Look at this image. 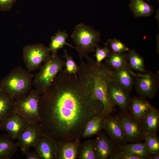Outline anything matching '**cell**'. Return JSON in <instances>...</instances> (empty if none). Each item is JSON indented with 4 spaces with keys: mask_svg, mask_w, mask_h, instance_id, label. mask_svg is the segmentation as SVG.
<instances>
[{
    "mask_svg": "<svg viewBox=\"0 0 159 159\" xmlns=\"http://www.w3.org/2000/svg\"><path fill=\"white\" fill-rule=\"evenodd\" d=\"M103 110L77 76L62 69L40 95L41 132L56 143L80 139L87 122Z\"/></svg>",
    "mask_w": 159,
    "mask_h": 159,
    "instance_id": "cell-1",
    "label": "cell"
},
{
    "mask_svg": "<svg viewBox=\"0 0 159 159\" xmlns=\"http://www.w3.org/2000/svg\"><path fill=\"white\" fill-rule=\"evenodd\" d=\"M83 60L78 67L77 76L82 83L92 94V97L100 101L104 106L103 114L106 115L114 111L107 93V87L112 79V69L105 63L98 64L91 57Z\"/></svg>",
    "mask_w": 159,
    "mask_h": 159,
    "instance_id": "cell-2",
    "label": "cell"
},
{
    "mask_svg": "<svg viewBox=\"0 0 159 159\" xmlns=\"http://www.w3.org/2000/svg\"><path fill=\"white\" fill-rule=\"evenodd\" d=\"M34 74L20 66L11 70L0 81V89L14 100L26 95L32 89Z\"/></svg>",
    "mask_w": 159,
    "mask_h": 159,
    "instance_id": "cell-3",
    "label": "cell"
},
{
    "mask_svg": "<svg viewBox=\"0 0 159 159\" xmlns=\"http://www.w3.org/2000/svg\"><path fill=\"white\" fill-rule=\"evenodd\" d=\"M34 75L33 85L39 95L44 94L51 85L59 72L65 66V62L57 55H49Z\"/></svg>",
    "mask_w": 159,
    "mask_h": 159,
    "instance_id": "cell-4",
    "label": "cell"
},
{
    "mask_svg": "<svg viewBox=\"0 0 159 159\" xmlns=\"http://www.w3.org/2000/svg\"><path fill=\"white\" fill-rule=\"evenodd\" d=\"M99 32L89 25L80 23L75 26L71 37L81 60L88 56L89 53L95 51L101 40Z\"/></svg>",
    "mask_w": 159,
    "mask_h": 159,
    "instance_id": "cell-5",
    "label": "cell"
},
{
    "mask_svg": "<svg viewBox=\"0 0 159 159\" xmlns=\"http://www.w3.org/2000/svg\"><path fill=\"white\" fill-rule=\"evenodd\" d=\"M40 95L34 89H32L26 96L14 100V110L29 122L40 123Z\"/></svg>",
    "mask_w": 159,
    "mask_h": 159,
    "instance_id": "cell-6",
    "label": "cell"
},
{
    "mask_svg": "<svg viewBox=\"0 0 159 159\" xmlns=\"http://www.w3.org/2000/svg\"><path fill=\"white\" fill-rule=\"evenodd\" d=\"M134 86L139 96L145 99L154 97L159 87V72L156 73L150 71L136 73L133 71Z\"/></svg>",
    "mask_w": 159,
    "mask_h": 159,
    "instance_id": "cell-7",
    "label": "cell"
},
{
    "mask_svg": "<svg viewBox=\"0 0 159 159\" xmlns=\"http://www.w3.org/2000/svg\"><path fill=\"white\" fill-rule=\"evenodd\" d=\"M22 50L24 64L31 72L40 67L51 52L49 48L42 43L25 45Z\"/></svg>",
    "mask_w": 159,
    "mask_h": 159,
    "instance_id": "cell-8",
    "label": "cell"
},
{
    "mask_svg": "<svg viewBox=\"0 0 159 159\" xmlns=\"http://www.w3.org/2000/svg\"><path fill=\"white\" fill-rule=\"evenodd\" d=\"M127 142L129 143L144 140L145 133L141 122L133 117L128 112L119 113Z\"/></svg>",
    "mask_w": 159,
    "mask_h": 159,
    "instance_id": "cell-9",
    "label": "cell"
},
{
    "mask_svg": "<svg viewBox=\"0 0 159 159\" xmlns=\"http://www.w3.org/2000/svg\"><path fill=\"white\" fill-rule=\"evenodd\" d=\"M93 140L97 159H119L118 146L110 140L103 131H101Z\"/></svg>",
    "mask_w": 159,
    "mask_h": 159,
    "instance_id": "cell-10",
    "label": "cell"
},
{
    "mask_svg": "<svg viewBox=\"0 0 159 159\" xmlns=\"http://www.w3.org/2000/svg\"><path fill=\"white\" fill-rule=\"evenodd\" d=\"M103 129L110 141L118 146L127 143L121 119L118 115L112 116L110 114L105 116Z\"/></svg>",
    "mask_w": 159,
    "mask_h": 159,
    "instance_id": "cell-11",
    "label": "cell"
},
{
    "mask_svg": "<svg viewBox=\"0 0 159 159\" xmlns=\"http://www.w3.org/2000/svg\"><path fill=\"white\" fill-rule=\"evenodd\" d=\"M29 123L14 110L5 119L0 121L1 130L6 131L13 140L17 139L23 129Z\"/></svg>",
    "mask_w": 159,
    "mask_h": 159,
    "instance_id": "cell-12",
    "label": "cell"
},
{
    "mask_svg": "<svg viewBox=\"0 0 159 159\" xmlns=\"http://www.w3.org/2000/svg\"><path fill=\"white\" fill-rule=\"evenodd\" d=\"M109 98L115 106L118 105L121 111L128 112L132 98L128 93L121 88L111 79L107 87Z\"/></svg>",
    "mask_w": 159,
    "mask_h": 159,
    "instance_id": "cell-13",
    "label": "cell"
},
{
    "mask_svg": "<svg viewBox=\"0 0 159 159\" xmlns=\"http://www.w3.org/2000/svg\"><path fill=\"white\" fill-rule=\"evenodd\" d=\"M41 134L40 123L29 122L23 129L17 139L22 151L34 147Z\"/></svg>",
    "mask_w": 159,
    "mask_h": 159,
    "instance_id": "cell-14",
    "label": "cell"
},
{
    "mask_svg": "<svg viewBox=\"0 0 159 159\" xmlns=\"http://www.w3.org/2000/svg\"><path fill=\"white\" fill-rule=\"evenodd\" d=\"M133 71L127 64L118 69L112 70L111 73L112 79L121 88L129 94L134 86Z\"/></svg>",
    "mask_w": 159,
    "mask_h": 159,
    "instance_id": "cell-15",
    "label": "cell"
},
{
    "mask_svg": "<svg viewBox=\"0 0 159 159\" xmlns=\"http://www.w3.org/2000/svg\"><path fill=\"white\" fill-rule=\"evenodd\" d=\"M80 139L56 143V159H76L81 144Z\"/></svg>",
    "mask_w": 159,
    "mask_h": 159,
    "instance_id": "cell-16",
    "label": "cell"
},
{
    "mask_svg": "<svg viewBox=\"0 0 159 159\" xmlns=\"http://www.w3.org/2000/svg\"><path fill=\"white\" fill-rule=\"evenodd\" d=\"M42 159H56V143L41 133L33 147Z\"/></svg>",
    "mask_w": 159,
    "mask_h": 159,
    "instance_id": "cell-17",
    "label": "cell"
},
{
    "mask_svg": "<svg viewBox=\"0 0 159 159\" xmlns=\"http://www.w3.org/2000/svg\"><path fill=\"white\" fill-rule=\"evenodd\" d=\"M153 106L146 99L139 96L132 98L128 112L140 121L151 111Z\"/></svg>",
    "mask_w": 159,
    "mask_h": 159,
    "instance_id": "cell-18",
    "label": "cell"
},
{
    "mask_svg": "<svg viewBox=\"0 0 159 159\" xmlns=\"http://www.w3.org/2000/svg\"><path fill=\"white\" fill-rule=\"evenodd\" d=\"M119 150L133 155L139 159H149L152 154L145 142H141L122 144L118 146Z\"/></svg>",
    "mask_w": 159,
    "mask_h": 159,
    "instance_id": "cell-19",
    "label": "cell"
},
{
    "mask_svg": "<svg viewBox=\"0 0 159 159\" xmlns=\"http://www.w3.org/2000/svg\"><path fill=\"white\" fill-rule=\"evenodd\" d=\"M18 142H14L7 134L0 135V159H9L17 151Z\"/></svg>",
    "mask_w": 159,
    "mask_h": 159,
    "instance_id": "cell-20",
    "label": "cell"
},
{
    "mask_svg": "<svg viewBox=\"0 0 159 159\" xmlns=\"http://www.w3.org/2000/svg\"><path fill=\"white\" fill-rule=\"evenodd\" d=\"M141 122L145 134H156L159 128L158 110L153 106L151 111Z\"/></svg>",
    "mask_w": 159,
    "mask_h": 159,
    "instance_id": "cell-21",
    "label": "cell"
},
{
    "mask_svg": "<svg viewBox=\"0 0 159 159\" xmlns=\"http://www.w3.org/2000/svg\"><path fill=\"white\" fill-rule=\"evenodd\" d=\"M106 115L103 114L88 121L85 125L82 138H87L98 134L103 128Z\"/></svg>",
    "mask_w": 159,
    "mask_h": 159,
    "instance_id": "cell-22",
    "label": "cell"
},
{
    "mask_svg": "<svg viewBox=\"0 0 159 159\" xmlns=\"http://www.w3.org/2000/svg\"><path fill=\"white\" fill-rule=\"evenodd\" d=\"M129 6L135 17L149 16L154 12L153 6L143 0H130Z\"/></svg>",
    "mask_w": 159,
    "mask_h": 159,
    "instance_id": "cell-23",
    "label": "cell"
},
{
    "mask_svg": "<svg viewBox=\"0 0 159 159\" xmlns=\"http://www.w3.org/2000/svg\"><path fill=\"white\" fill-rule=\"evenodd\" d=\"M68 37V35L65 31H61L59 29L54 36L53 35L51 37L49 48L52 55H57L58 50L62 48L65 45L76 49L75 47L67 42L66 39Z\"/></svg>",
    "mask_w": 159,
    "mask_h": 159,
    "instance_id": "cell-24",
    "label": "cell"
},
{
    "mask_svg": "<svg viewBox=\"0 0 159 159\" xmlns=\"http://www.w3.org/2000/svg\"><path fill=\"white\" fill-rule=\"evenodd\" d=\"M14 101L0 89V121L5 119L14 110Z\"/></svg>",
    "mask_w": 159,
    "mask_h": 159,
    "instance_id": "cell-25",
    "label": "cell"
},
{
    "mask_svg": "<svg viewBox=\"0 0 159 159\" xmlns=\"http://www.w3.org/2000/svg\"><path fill=\"white\" fill-rule=\"evenodd\" d=\"M105 59L106 64L112 70L118 69L128 64L127 54L125 52L117 53L111 51L108 56Z\"/></svg>",
    "mask_w": 159,
    "mask_h": 159,
    "instance_id": "cell-26",
    "label": "cell"
},
{
    "mask_svg": "<svg viewBox=\"0 0 159 159\" xmlns=\"http://www.w3.org/2000/svg\"><path fill=\"white\" fill-rule=\"evenodd\" d=\"M127 54L128 64L131 69L141 73L147 71L144 66L143 58L134 49H130Z\"/></svg>",
    "mask_w": 159,
    "mask_h": 159,
    "instance_id": "cell-27",
    "label": "cell"
},
{
    "mask_svg": "<svg viewBox=\"0 0 159 159\" xmlns=\"http://www.w3.org/2000/svg\"><path fill=\"white\" fill-rule=\"evenodd\" d=\"M77 158L79 159H97L93 140L89 139L81 144Z\"/></svg>",
    "mask_w": 159,
    "mask_h": 159,
    "instance_id": "cell-28",
    "label": "cell"
},
{
    "mask_svg": "<svg viewBox=\"0 0 159 159\" xmlns=\"http://www.w3.org/2000/svg\"><path fill=\"white\" fill-rule=\"evenodd\" d=\"M144 140L147 148L152 154H159V138L156 134L145 133Z\"/></svg>",
    "mask_w": 159,
    "mask_h": 159,
    "instance_id": "cell-29",
    "label": "cell"
},
{
    "mask_svg": "<svg viewBox=\"0 0 159 159\" xmlns=\"http://www.w3.org/2000/svg\"><path fill=\"white\" fill-rule=\"evenodd\" d=\"M64 54L62 57L66 59L65 66H66L64 72L68 74H73L77 76V72L78 67L77 65L74 62L72 57L69 55L65 49H64Z\"/></svg>",
    "mask_w": 159,
    "mask_h": 159,
    "instance_id": "cell-30",
    "label": "cell"
},
{
    "mask_svg": "<svg viewBox=\"0 0 159 159\" xmlns=\"http://www.w3.org/2000/svg\"><path fill=\"white\" fill-rule=\"evenodd\" d=\"M105 44L110 48L111 51L114 52L124 53L129 49L120 41L116 39H109Z\"/></svg>",
    "mask_w": 159,
    "mask_h": 159,
    "instance_id": "cell-31",
    "label": "cell"
},
{
    "mask_svg": "<svg viewBox=\"0 0 159 159\" xmlns=\"http://www.w3.org/2000/svg\"><path fill=\"white\" fill-rule=\"evenodd\" d=\"M95 55L96 61L98 64L102 63V61L107 58L109 56L111 50L110 48L105 44L104 47H99L97 45L95 48Z\"/></svg>",
    "mask_w": 159,
    "mask_h": 159,
    "instance_id": "cell-32",
    "label": "cell"
},
{
    "mask_svg": "<svg viewBox=\"0 0 159 159\" xmlns=\"http://www.w3.org/2000/svg\"><path fill=\"white\" fill-rule=\"evenodd\" d=\"M17 0H0V10L10 11Z\"/></svg>",
    "mask_w": 159,
    "mask_h": 159,
    "instance_id": "cell-33",
    "label": "cell"
},
{
    "mask_svg": "<svg viewBox=\"0 0 159 159\" xmlns=\"http://www.w3.org/2000/svg\"><path fill=\"white\" fill-rule=\"evenodd\" d=\"M23 153L26 156V159H41L40 157L36 151H33L27 149L22 151Z\"/></svg>",
    "mask_w": 159,
    "mask_h": 159,
    "instance_id": "cell-34",
    "label": "cell"
},
{
    "mask_svg": "<svg viewBox=\"0 0 159 159\" xmlns=\"http://www.w3.org/2000/svg\"><path fill=\"white\" fill-rule=\"evenodd\" d=\"M118 156L119 159H139L138 158L133 155L119 150Z\"/></svg>",
    "mask_w": 159,
    "mask_h": 159,
    "instance_id": "cell-35",
    "label": "cell"
},
{
    "mask_svg": "<svg viewBox=\"0 0 159 159\" xmlns=\"http://www.w3.org/2000/svg\"><path fill=\"white\" fill-rule=\"evenodd\" d=\"M159 154H151L150 155L149 159H159Z\"/></svg>",
    "mask_w": 159,
    "mask_h": 159,
    "instance_id": "cell-36",
    "label": "cell"
},
{
    "mask_svg": "<svg viewBox=\"0 0 159 159\" xmlns=\"http://www.w3.org/2000/svg\"><path fill=\"white\" fill-rule=\"evenodd\" d=\"M1 130V123H0V131L1 130Z\"/></svg>",
    "mask_w": 159,
    "mask_h": 159,
    "instance_id": "cell-37",
    "label": "cell"
},
{
    "mask_svg": "<svg viewBox=\"0 0 159 159\" xmlns=\"http://www.w3.org/2000/svg\"><path fill=\"white\" fill-rule=\"evenodd\" d=\"M147 1H151L152 0H146Z\"/></svg>",
    "mask_w": 159,
    "mask_h": 159,
    "instance_id": "cell-38",
    "label": "cell"
}]
</instances>
